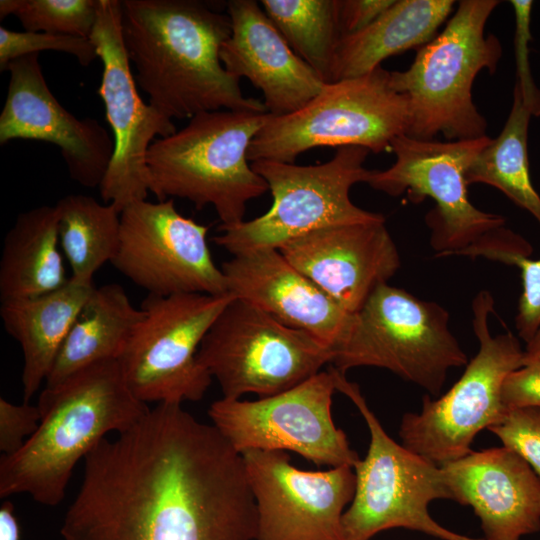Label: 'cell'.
Masks as SVG:
<instances>
[{"instance_id":"obj_1","label":"cell","mask_w":540,"mask_h":540,"mask_svg":"<svg viewBox=\"0 0 540 540\" xmlns=\"http://www.w3.org/2000/svg\"><path fill=\"white\" fill-rule=\"evenodd\" d=\"M64 540H256L242 455L181 404L159 403L84 458Z\"/></svg>"},{"instance_id":"obj_2","label":"cell","mask_w":540,"mask_h":540,"mask_svg":"<svg viewBox=\"0 0 540 540\" xmlns=\"http://www.w3.org/2000/svg\"><path fill=\"white\" fill-rule=\"evenodd\" d=\"M121 33L137 86L168 118L268 113L263 101L243 94L220 60L231 34L227 13L198 0H121Z\"/></svg>"},{"instance_id":"obj_3","label":"cell","mask_w":540,"mask_h":540,"mask_svg":"<svg viewBox=\"0 0 540 540\" xmlns=\"http://www.w3.org/2000/svg\"><path fill=\"white\" fill-rule=\"evenodd\" d=\"M36 432L15 454L1 456L0 497L25 493L56 506L76 464L110 432L129 429L148 411L130 390L119 360L92 364L45 387Z\"/></svg>"},{"instance_id":"obj_4","label":"cell","mask_w":540,"mask_h":540,"mask_svg":"<svg viewBox=\"0 0 540 540\" xmlns=\"http://www.w3.org/2000/svg\"><path fill=\"white\" fill-rule=\"evenodd\" d=\"M269 113L219 110L199 113L169 136L155 140L146 165L158 201L189 200L214 207L221 226L244 221L247 203L268 186L248 160V149Z\"/></svg>"},{"instance_id":"obj_5","label":"cell","mask_w":540,"mask_h":540,"mask_svg":"<svg viewBox=\"0 0 540 540\" xmlns=\"http://www.w3.org/2000/svg\"><path fill=\"white\" fill-rule=\"evenodd\" d=\"M498 0H461L445 28L418 49L405 71L390 72L392 88L409 103L407 136L447 141L486 136L487 121L473 102L472 87L478 73L493 74L502 46L485 25Z\"/></svg>"},{"instance_id":"obj_6","label":"cell","mask_w":540,"mask_h":540,"mask_svg":"<svg viewBox=\"0 0 540 540\" xmlns=\"http://www.w3.org/2000/svg\"><path fill=\"white\" fill-rule=\"evenodd\" d=\"M467 363L449 312L388 283L353 314L331 362L342 373L363 366L386 369L431 397L439 396L451 369Z\"/></svg>"},{"instance_id":"obj_7","label":"cell","mask_w":540,"mask_h":540,"mask_svg":"<svg viewBox=\"0 0 540 540\" xmlns=\"http://www.w3.org/2000/svg\"><path fill=\"white\" fill-rule=\"evenodd\" d=\"M494 307L489 291L477 293L472 301V327L478 352L444 395L436 399L424 395L421 410L401 418V444L437 466L471 453L476 435L506 415L502 387L507 376L523 366L524 348L510 332L492 335L489 318Z\"/></svg>"},{"instance_id":"obj_8","label":"cell","mask_w":540,"mask_h":540,"mask_svg":"<svg viewBox=\"0 0 540 540\" xmlns=\"http://www.w3.org/2000/svg\"><path fill=\"white\" fill-rule=\"evenodd\" d=\"M337 391L359 410L370 434L364 459L353 467L356 486L342 518L343 540H371L379 532L403 528L439 540H484L454 532L435 521L429 504L453 501L442 467L391 438L370 409L359 386L332 367Z\"/></svg>"},{"instance_id":"obj_9","label":"cell","mask_w":540,"mask_h":540,"mask_svg":"<svg viewBox=\"0 0 540 540\" xmlns=\"http://www.w3.org/2000/svg\"><path fill=\"white\" fill-rule=\"evenodd\" d=\"M369 150L359 146L336 149L329 161L297 165L270 160L251 162L267 183L273 202L263 215L232 226H219L216 245L233 256L247 251L279 249L305 233L335 225L385 220L350 199V190L366 183L371 170L364 167Z\"/></svg>"},{"instance_id":"obj_10","label":"cell","mask_w":540,"mask_h":540,"mask_svg":"<svg viewBox=\"0 0 540 540\" xmlns=\"http://www.w3.org/2000/svg\"><path fill=\"white\" fill-rule=\"evenodd\" d=\"M409 117L407 97L392 88L390 72L380 66L357 78L325 84L296 112L269 115L249 146L248 160L294 163L301 153L319 147L388 152L392 141L406 134Z\"/></svg>"},{"instance_id":"obj_11","label":"cell","mask_w":540,"mask_h":540,"mask_svg":"<svg viewBox=\"0 0 540 540\" xmlns=\"http://www.w3.org/2000/svg\"><path fill=\"white\" fill-rule=\"evenodd\" d=\"M333 356V348L319 338L235 297L216 318L197 354L227 399L286 391L319 373Z\"/></svg>"},{"instance_id":"obj_12","label":"cell","mask_w":540,"mask_h":540,"mask_svg":"<svg viewBox=\"0 0 540 540\" xmlns=\"http://www.w3.org/2000/svg\"><path fill=\"white\" fill-rule=\"evenodd\" d=\"M233 298L229 293L147 295L140 307L144 316L119 359L139 400L182 404L204 397L212 376L198 361V350Z\"/></svg>"},{"instance_id":"obj_13","label":"cell","mask_w":540,"mask_h":540,"mask_svg":"<svg viewBox=\"0 0 540 540\" xmlns=\"http://www.w3.org/2000/svg\"><path fill=\"white\" fill-rule=\"evenodd\" d=\"M490 140L487 135L458 141L400 135L391 144L393 165L371 170L366 183L392 197L406 192L413 203L433 199L436 206L425 217L431 247L438 257L460 255L506 223L503 216L476 208L467 193L466 170Z\"/></svg>"},{"instance_id":"obj_14","label":"cell","mask_w":540,"mask_h":540,"mask_svg":"<svg viewBox=\"0 0 540 540\" xmlns=\"http://www.w3.org/2000/svg\"><path fill=\"white\" fill-rule=\"evenodd\" d=\"M334 370L254 401L221 398L208 410L212 425L240 454L292 451L316 465L354 467L360 460L332 418Z\"/></svg>"},{"instance_id":"obj_15","label":"cell","mask_w":540,"mask_h":540,"mask_svg":"<svg viewBox=\"0 0 540 540\" xmlns=\"http://www.w3.org/2000/svg\"><path fill=\"white\" fill-rule=\"evenodd\" d=\"M91 41L103 64L98 95L113 133L114 151L99 193L120 212L150 192L146 156L151 144L177 129L137 90L121 33V0H99Z\"/></svg>"},{"instance_id":"obj_16","label":"cell","mask_w":540,"mask_h":540,"mask_svg":"<svg viewBox=\"0 0 540 540\" xmlns=\"http://www.w3.org/2000/svg\"><path fill=\"white\" fill-rule=\"evenodd\" d=\"M120 220L119 248L111 263L148 294H228L207 243L208 227L179 213L173 199L134 202Z\"/></svg>"},{"instance_id":"obj_17","label":"cell","mask_w":540,"mask_h":540,"mask_svg":"<svg viewBox=\"0 0 540 540\" xmlns=\"http://www.w3.org/2000/svg\"><path fill=\"white\" fill-rule=\"evenodd\" d=\"M241 455L256 505V540H343L342 518L356 486L352 467L307 471L284 451Z\"/></svg>"},{"instance_id":"obj_18","label":"cell","mask_w":540,"mask_h":540,"mask_svg":"<svg viewBox=\"0 0 540 540\" xmlns=\"http://www.w3.org/2000/svg\"><path fill=\"white\" fill-rule=\"evenodd\" d=\"M39 54L11 61L8 91L0 113V144L15 139L56 145L69 176L87 188H99L109 167L114 140L96 119L77 118L48 87Z\"/></svg>"},{"instance_id":"obj_19","label":"cell","mask_w":540,"mask_h":540,"mask_svg":"<svg viewBox=\"0 0 540 540\" xmlns=\"http://www.w3.org/2000/svg\"><path fill=\"white\" fill-rule=\"evenodd\" d=\"M348 313H356L401 266L385 220L323 227L278 249Z\"/></svg>"},{"instance_id":"obj_20","label":"cell","mask_w":540,"mask_h":540,"mask_svg":"<svg viewBox=\"0 0 540 540\" xmlns=\"http://www.w3.org/2000/svg\"><path fill=\"white\" fill-rule=\"evenodd\" d=\"M231 34L220 51L226 71L260 89L272 116L296 112L318 95L325 82L290 47L255 0H230Z\"/></svg>"},{"instance_id":"obj_21","label":"cell","mask_w":540,"mask_h":540,"mask_svg":"<svg viewBox=\"0 0 540 540\" xmlns=\"http://www.w3.org/2000/svg\"><path fill=\"white\" fill-rule=\"evenodd\" d=\"M441 467L453 501L472 507L484 540H521L540 531V478L512 449L472 451Z\"/></svg>"},{"instance_id":"obj_22","label":"cell","mask_w":540,"mask_h":540,"mask_svg":"<svg viewBox=\"0 0 540 540\" xmlns=\"http://www.w3.org/2000/svg\"><path fill=\"white\" fill-rule=\"evenodd\" d=\"M221 270L229 294L284 325L314 335L333 350L345 338L353 314L292 266L278 249L234 255Z\"/></svg>"},{"instance_id":"obj_23","label":"cell","mask_w":540,"mask_h":540,"mask_svg":"<svg viewBox=\"0 0 540 540\" xmlns=\"http://www.w3.org/2000/svg\"><path fill=\"white\" fill-rule=\"evenodd\" d=\"M94 285L71 279L63 287L35 297L1 302L6 332L21 346L24 402L46 381L57 355Z\"/></svg>"},{"instance_id":"obj_24","label":"cell","mask_w":540,"mask_h":540,"mask_svg":"<svg viewBox=\"0 0 540 540\" xmlns=\"http://www.w3.org/2000/svg\"><path fill=\"white\" fill-rule=\"evenodd\" d=\"M454 6L453 0H395L369 26L341 37L331 83L369 74L390 56L420 49L436 37Z\"/></svg>"},{"instance_id":"obj_25","label":"cell","mask_w":540,"mask_h":540,"mask_svg":"<svg viewBox=\"0 0 540 540\" xmlns=\"http://www.w3.org/2000/svg\"><path fill=\"white\" fill-rule=\"evenodd\" d=\"M69 280L59 241L56 204L20 213L3 242L1 302L43 295Z\"/></svg>"},{"instance_id":"obj_26","label":"cell","mask_w":540,"mask_h":540,"mask_svg":"<svg viewBox=\"0 0 540 540\" xmlns=\"http://www.w3.org/2000/svg\"><path fill=\"white\" fill-rule=\"evenodd\" d=\"M144 316L116 283L95 287L75 319L45 381L52 387L92 364L119 360Z\"/></svg>"},{"instance_id":"obj_27","label":"cell","mask_w":540,"mask_h":540,"mask_svg":"<svg viewBox=\"0 0 540 540\" xmlns=\"http://www.w3.org/2000/svg\"><path fill=\"white\" fill-rule=\"evenodd\" d=\"M534 108L515 84L513 103L500 134L474 157L465 173L468 185L495 187L540 224V196L532 185L528 156V128Z\"/></svg>"},{"instance_id":"obj_28","label":"cell","mask_w":540,"mask_h":540,"mask_svg":"<svg viewBox=\"0 0 540 540\" xmlns=\"http://www.w3.org/2000/svg\"><path fill=\"white\" fill-rule=\"evenodd\" d=\"M62 252L76 283L94 285L95 273L112 262L119 248L121 212L83 194H69L56 203Z\"/></svg>"},{"instance_id":"obj_29","label":"cell","mask_w":540,"mask_h":540,"mask_svg":"<svg viewBox=\"0 0 540 540\" xmlns=\"http://www.w3.org/2000/svg\"><path fill=\"white\" fill-rule=\"evenodd\" d=\"M266 15L293 51L327 84L340 32L337 0H262Z\"/></svg>"},{"instance_id":"obj_30","label":"cell","mask_w":540,"mask_h":540,"mask_svg":"<svg viewBox=\"0 0 540 540\" xmlns=\"http://www.w3.org/2000/svg\"><path fill=\"white\" fill-rule=\"evenodd\" d=\"M99 0H1L0 19L15 15L24 31L89 38Z\"/></svg>"},{"instance_id":"obj_31","label":"cell","mask_w":540,"mask_h":540,"mask_svg":"<svg viewBox=\"0 0 540 540\" xmlns=\"http://www.w3.org/2000/svg\"><path fill=\"white\" fill-rule=\"evenodd\" d=\"M54 50L72 55L84 67L98 58L97 48L89 38L43 32H17L0 27V71L8 64L29 54Z\"/></svg>"},{"instance_id":"obj_32","label":"cell","mask_w":540,"mask_h":540,"mask_svg":"<svg viewBox=\"0 0 540 540\" xmlns=\"http://www.w3.org/2000/svg\"><path fill=\"white\" fill-rule=\"evenodd\" d=\"M488 430L503 446L520 455L540 478V407L507 409L503 420Z\"/></svg>"},{"instance_id":"obj_33","label":"cell","mask_w":540,"mask_h":540,"mask_svg":"<svg viewBox=\"0 0 540 540\" xmlns=\"http://www.w3.org/2000/svg\"><path fill=\"white\" fill-rule=\"evenodd\" d=\"M511 265L520 269L522 279L515 328L519 338L528 343L540 329V259L516 257Z\"/></svg>"},{"instance_id":"obj_34","label":"cell","mask_w":540,"mask_h":540,"mask_svg":"<svg viewBox=\"0 0 540 540\" xmlns=\"http://www.w3.org/2000/svg\"><path fill=\"white\" fill-rule=\"evenodd\" d=\"M41 421L37 405L14 404L0 398V451L2 456L18 452L36 432Z\"/></svg>"},{"instance_id":"obj_35","label":"cell","mask_w":540,"mask_h":540,"mask_svg":"<svg viewBox=\"0 0 540 540\" xmlns=\"http://www.w3.org/2000/svg\"><path fill=\"white\" fill-rule=\"evenodd\" d=\"M514 9L516 31H515V56L517 65L516 84L520 87L524 98L531 102L540 116V89L533 81L529 66V41L530 20L533 7L531 0H511Z\"/></svg>"},{"instance_id":"obj_36","label":"cell","mask_w":540,"mask_h":540,"mask_svg":"<svg viewBox=\"0 0 540 540\" xmlns=\"http://www.w3.org/2000/svg\"><path fill=\"white\" fill-rule=\"evenodd\" d=\"M502 401L506 409L540 407V357L525 361L521 368L507 376Z\"/></svg>"},{"instance_id":"obj_37","label":"cell","mask_w":540,"mask_h":540,"mask_svg":"<svg viewBox=\"0 0 540 540\" xmlns=\"http://www.w3.org/2000/svg\"><path fill=\"white\" fill-rule=\"evenodd\" d=\"M531 253L532 247L530 243L504 226L490 232L477 244L466 249L460 255L473 258L482 256L510 265L515 257H529Z\"/></svg>"},{"instance_id":"obj_38","label":"cell","mask_w":540,"mask_h":540,"mask_svg":"<svg viewBox=\"0 0 540 540\" xmlns=\"http://www.w3.org/2000/svg\"><path fill=\"white\" fill-rule=\"evenodd\" d=\"M395 0H337L342 36L357 33L385 12Z\"/></svg>"},{"instance_id":"obj_39","label":"cell","mask_w":540,"mask_h":540,"mask_svg":"<svg viewBox=\"0 0 540 540\" xmlns=\"http://www.w3.org/2000/svg\"><path fill=\"white\" fill-rule=\"evenodd\" d=\"M0 540H20V528L10 501L0 507Z\"/></svg>"},{"instance_id":"obj_40","label":"cell","mask_w":540,"mask_h":540,"mask_svg":"<svg viewBox=\"0 0 540 540\" xmlns=\"http://www.w3.org/2000/svg\"><path fill=\"white\" fill-rule=\"evenodd\" d=\"M540 357V329L536 332L534 337L526 343L524 348V358L523 364L525 361Z\"/></svg>"}]
</instances>
